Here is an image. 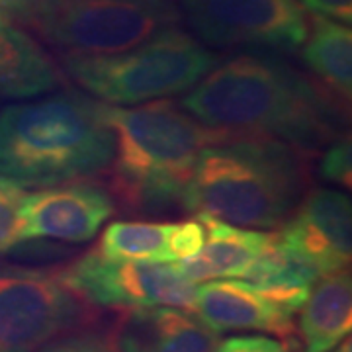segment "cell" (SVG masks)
<instances>
[{
    "label": "cell",
    "mask_w": 352,
    "mask_h": 352,
    "mask_svg": "<svg viewBox=\"0 0 352 352\" xmlns=\"http://www.w3.org/2000/svg\"><path fill=\"white\" fill-rule=\"evenodd\" d=\"M217 333L180 307H138L116 333L118 352H214Z\"/></svg>",
    "instance_id": "15"
},
{
    "label": "cell",
    "mask_w": 352,
    "mask_h": 352,
    "mask_svg": "<svg viewBox=\"0 0 352 352\" xmlns=\"http://www.w3.org/2000/svg\"><path fill=\"white\" fill-rule=\"evenodd\" d=\"M321 175L325 180L337 184L340 188H351L352 182V147L349 135H339L329 145L321 159Z\"/></svg>",
    "instance_id": "20"
},
{
    "label": "cell",
    "mask_w": 352,
    "mask_h": 352,
    "mask_svg": "<svg viewBox=\"0 0 352 352\" xmlns=\"http://www.w3.org/2000/svg\"><path fill=\"white\" fill-rule=\"evenodd\" d=\"M69 288L100 307H180L194 309L196 286L180 274L175 263L149 264L113 261L96 249L61 272Z\"/></svg>",
    "instance_id": "8"
},
{
    "label": "cell",
    "mask_w": 352,
    "mask_h": 352,
    "mask_svg": "<svg viewBox=\"0 0 352 352\" xmlns=\"http://www.w3.org/2000/svg\"><path fill=\"white\" fill-rule=\"evenodd\" d=\"M329 352H352V340H351V335L346 337V339H342L337 344V346H333Z\"/></svg>",
    "instance_id": "25"
},
{
    "label": "cell",
    "mask_w": 352,
    "mask_h": 352,
    "mask_svg": "<svg viewBox=\"0 0 352 352\" xmlns=\"http://www.w3.org/2000/svg\"><path fill=\"white\" fill-rule=\"evenodd\" d=\"M113 214V198L100 186L67 182L25 194L16 229V247L38 239L87 243Z\"/></svg>",
    "instance_id": "11"
},
{
    "label": "cell",
    "mask_w": 352,
    "mask_h": 352,
    "mask_svg": "<svg viewBox=\"0 0 352 352\" xmlns=\"http://www.w3.org/2000/svg\"><path fill=\"white\" fill-rule=\"evenodd\" d=\"M198 217L206 229L201 249L194 256L175 263L180 274L194 284L221 278H247L276 239V233L231 226L204 214Z\"/></svg>",
    "instance_id": "13"
},
{
    "label": "cell",
    "mask_w": 352,
    "mask_h": 352,
    "mask_svg": "<svg viewBox=\"0 0 352 352\" xmlns=\"http://www.w3.org/2000/svg\"><path fill=\"white\" fill-rule=\"evenodd\" d=\"M59 69L32 36L0 18V94L6 98H34L59 85Z\"/></svg>",
    "instance_id": "17"
},
{
    "label": "cell",
    "mask_w": 352,
    "mask_h": 352,
    "mask_svg": "<svg viewBox=\"0 0 352 352\" xmlns=\"http://www.w3.org/2000/svg\"><path fill=\"white\" fill-rule=\"evenodd\" d=\"M352 280L349 268L319 278L300 309L302 352H329L351 335Z\"/></svg>",
    "instance_id": "16"
},
{
    "label": "cell",
    "mask_w": 352,
    "mask_h": 352,
    "mask_svg": "<svg viewBox=\"0 0 352 352\" xmlns=\"http://www.w3.org/2000/svg\"><path fill=\"white\" fill-rule=\"evenodd\" d=\"M307 69L323 85L349 100L352 92V34L342 22L314 14L311 32L302 43Z\"/></svg>",
    "instance_id": "18"
},
{
    "label": "cell",
    "mask_w": 352,
    "mask_h": 352,
    "mask_svg": "<svg viewBox=\"0 0 352 352\" xmlns=\"http://www.w3.org/2000/svg\"><path fill=\"white\" fill-rule=\"evenodd\" d=\"M214 352H289L282 340L266 335H241L217 342Z\"/></svg>",
    "instance_id": "21"
},
{
    "label": "cell",
    "mask_w": 352,
    "mask_h": 352,
    "mask_svg": "<svg viewBox=\"0 0 352 352\" xmlns=\"http://www.w3.org/2000/svg\"><path fill=\"white\" fill-rule=\"evenodd\" d=\"M217 55L180 28L110 55H67L65 71L87 94L110 106H138L188 92L215 65Z\"/></svg>",
    "instance_id": "5"
},
{
    "label": "cell",
    "mask_w": 352,
    "mask_h": 352,
    "mask_svg": "<svg viewBox=\"0 0 352 352\" xmlns=\"http://www.w3.org/2000/svg\"><path fill=\"white\" fill-rule=\"evenodd\" d=\"M90 319L61 272L0 264V352H38Z\"/></svg>",
    "instance_id": "7"
},
{
    "label": "cell",
    "mask_w": 352,
    "mask_h": 352,
    "mask_svg": "<svg viewBox=\"0 0 352 352\" xmlns=\"http://www.w3.org/2000/svg\"><path fill=\"white\" fill-rule=\"evenodd\" d=\"M302 151L276 139L226 138L198 157L182 210L249 229H270L302 201Z\"/></svg>",
    "instance_id": "4"
},
{
    "label": "cell",
    "mask_w": 352,
    "mask_h": 352,
    "mask_svg": "<svg viewBox=\"0 0 352 352\" xmlns=\"http://www.w3.org/2000/svg\"><path fill=\"white\" fill-rule=\"evenodd\" d=\"M113 131L112 188L139 214H168L182 208L200 153L229 138L200 124L180 102L138 106L104 104Z\"/></svg>",
    "instance_id": "3"
},
{
    "label": "cell",
    "mask_w": 352,
    "mask_h": 352,
    "mask_svg": "<svg viewBox=\"0 0 352 352\" xmlns=\"http://www.w3.org/2000/svg\"><path fill=\"white\" fill-rule=\"evenodd\" d=\"M24 20L69 55H110L176 25L180 10L175 0H39Z\"/></svg>",
    "instance_id": "6"
},
{
    "label": "cell",
    "mask_w": 352,
    "mask_h": 352,
    "mask_svg": "<svg viewBox=\"0 0 352 352\" xmlns=\"http://www.w3.org/2000/svg\"><path fill=\"white\" fill-rule=\"evenodd\" d=\"M192 28L215 47L289 51L307 38L298 0H180Z\"/></svg>",
    "instance_id": "9"
},
{
    "label": "cell",
    "mask_w": 352,
    "mask_h": 352,
    "mask_svg": "<svg viewBox=\"0 0 352 352\" xmlns=\"http://www.w3.org/2000/svg\"><path fill=\"white\" fill-rule=\"evenodd\" d=\"M192 311L214 333L261 331L276 337L294 333V315L268 300L249 280L239 278L198 284Z\"/></svg>",
    "instance_id": "12"
},
{
    "label": "cell",
    "mask_w": 352,
    "mask_h": 352,
    "mask_svg": "<svg viewBox=\"0 0 352 352\" xmlns=\"http://www.w3.org/2000/svg\"><path fill=\"white\" fill-rule=\"evenodd\" d=\"M303 8L317 16H325L342 24H351L352 0H298Z\"/></svg>",
    "instance_id": "23"
},
{
    "label": "cell",
    "mask_w": 352,
    "mask_h": 352,
    "mask_svg": "<svg viewBox=\"0 0 352 352\" xmlns=\"http://www.w3.org/2000/svg\"><path fill=\"white\" fill-rule=\"evenodd\" d=\"M204 237L200 217L182 223L116 221L104 229L96 251L113 261L170 264L194 256Z\"/></svg>",
    "instance_id": "14"
},
{
    "label": "cell",
    "mask_w": 352,
    "mask_h": 352,
    "mask_svg": "<svg viewBox=\"0 0 352 352\" xmlns=\"http://www.w3.org/2000/svg\"><path fill=\"white\" fill-rule=\"evenodd\" d=\"M113 131L104 102L61 90L0 112V175L22 188L88 180L110 168Z\"/></svg>",
    "instance_id": "2"
},
{
    "label": "cell",
    "mask_w": 352,
    "mask_h": 352,
    "mask_svg": "<svg viewBox=\"0 0 352 352\" xmlns=\"http://www.w3.org/2000/svg\"><path fill=\"white\" fill-rule=\"evenodd\" d=\"M276 233L278 245L289 261L315 280L349 268L352 256L351 196L319 188L302 198Z\"/></svg>",
    "instance_id": "10"
},
{
    "label": "cell",
    "mask_w": 352,
    "mask_h": 352,
    "mask_svg": "<svg viewBox=\"0 0 352 352\" xmlns=\"http://www.w3.org/2000/svg\"><path fill=\"white\" fill-rule=\"evenodd\" d=\"M25 196V188L0 175V252L16 247L18 212Z\"/></svg>",
    "instance_id": "19"
},
{
    "label": "cell",
    "mask_w": 352,
    "mask_h": 352,
    "mask_svg": "<svg viewBox=\"0 0 352 352\" xmlns=\"http://www.w3.org/2000/svg\"><path fill=\"white\" fill-rule=\"evenodd\" d=\"M0 18H4V14H0Z\"/></svg>",
    "instance_id": "26"
},
{
    "label": "cell",
    "mask_w": 352,
    "mask_h": 352,
    "mask_svg": "<svg viewBox=\"0 0 352 352\" xmlns=\"http://www.w3.org/2000/svg\"><path fill=\"white\" fill-rule=\"evenodd\" d=\"M200 124L231 138H266L302 153L342 135V110L327 90L272 55L243 53L215 65L182 98Z\"/></svg>",
    "instance_id": "1"
},
{
    "label": "cell",
    "mask_w": 352,
    "mask_h": 352,
    "mask_svg": "<svg viewBox=\"0 0 352 352\" xmlns=\"http://www.w3.org/2000/svg\"><path fill=\"white\" fill-rule=\"evenodd\" d=\"M39 0H0V14L18 16L24 20L28 12L38 4Z\"/></svg>",
    "instance_id": "24"
},
{
    "label": "cell",
    "mask_w": 352,
    "mask_h": 352,
    "mask_svg": "<svg viewBox=\"0 0 352 352\" xmlns=\"http://www.w3.org/2000/svg\"><path fill=\"white\" fill-rule=\"evenodd\" d=\"M38 352H118L108 340L100 339L98 335L80 333V335H65L61 339L53 340L47 346Z\"/></svg>",
    "instance_id": "22"
}]
</instances>
